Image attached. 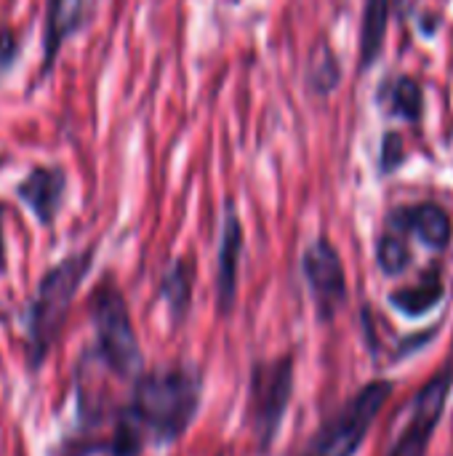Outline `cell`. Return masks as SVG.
I'll list each match as a JSON object with an SVG mask.
<instances>
[{"instance_id":"15","label":"cell","mask_w":453,"mask_h":456,"mask_svg":"<svg viewBox=\"0 0 453 456\" xmlns=\"http://www.w3.org/2000/svg\"><path fill=\"white\" fill-rule=\"evenodd\" d=\"M443 294H446L443 275H441L438 267H433V270L422 273L414 283H409L403 289H395L390 294V305L398 313L409 315V318H422V315H427L430 310H435L441 305Z\"/></svg>"},{"instance_id":"12","label":"cell","mask_w":453,"mask_h":456,"mask_svg":"<svg viewBox=\"0 0 453 456\" xmlns=\"http://www.w3.org/2000/svg\"><path fill=\"white\" fill-rule=\"evenodd\" d=\"M376 104L395 120L419 123L425 115V88L411 75H390L379 83Z\"/></svg>"},{"instance_id":"19","label":"cell","mask_w":453,"mask_h":456,"mask_svg":"<svg viewBox=\"0 0 453 456\" xmlns=\"http://www.w3.org/2000/svg\"><path fill=\"white\" fill-rule=\"evenodd\" d=\"M403 163H406V144H403V136H400L398 131H387V134L382 136L379 171L387 176V174H395Z\"/></svg>"},{"instance_id":"6","label":"cell","mask_w":453,"mask_h":456,"mask_svg":"<svg viewBox=\"0 0 453 456\" xmlns=\"http://www.w3.org/2000/svg\"><path fill=\"white\" fill-rule=\"evenodd\" d=\"M453 390V361L443 363L430 382L422 385V390L414 395L409 406V419L403 430L398 433L395 444L384 456H427L430 444L435 438V430L443 419V411L449 406Z\"/></svg>"},{"instance_id":"7","label":"cell","mask_w":453,"mask_h":456,"mask_svg":"<svg viewBox=\"0 0 453 456\" xmlns=\"http://www.w3.org/2000/svg\"><path fill=\"white\" fill-rule=\"evenodd\" d=\"M302 275H304V283L310 289L318 321L320 323H334L336 315L344 310V305L350 299V289H347L344 262H342L336 246L326 235L315 238L304 248V254H302Z\"/></svg>"},{"instance_id":"13","label":"cell","mask_w":453,"mask_h":456,"mask_svg":"<svg viewBox=\"0 0 453 456\" xmlns=\"http://www.w3.org/2000/svg\"><path fill=\"white\" fill-rule=\"evenodd\" d=\"M395 0H366L358 35V69L368 72L384 53Z\"/></svg>"},{"instance_id":"9","label":"cell","mask_w":453,"mask_h":456,"mask_svg":"<svg viewBox=\"0 0 453 456\" xmlns=\"http://www.w3.org/2000/svg\"><path fill=\"white\" fill-rule=\"evenodd\" d=\"M69 174L59 163H35L16 184V200L32 214L40 227H51L59 219V211L67 200Z\"/></svg>"},{"instance_id":"4","label":"cell","mask_w":453,"mask_h":456,"mask_svg":"<svg viewBox=\"0 0 453 456\" xmlns=\"http://www.w3.org/2000/svg\"><path fill=\"white\" fill-rule=\"evenodd\" d=\"M392 393L395 385L390 379H374L363 385L307 438L296 456H355Z\"/></svg>"},{"instance_id":"1","label":"cell","mask_w":453,"mask_h":456,"mask_svg":"<svg viewBox=\"0 0 453 456\" xmlns=\"http://www.w3.org/2000/svg\"><path fill=\"white\" fill-rule=\"evenodd\" d=\"M203 401V377L184 363L142 371L131 382L125 409L136 417L147 438L158 446L176 444L195 422Z\"/></svg>"},{"instance_id":"18","label":"cell","mask_w":453,"mask_h":456,"mask_svg":"<svg viewBox=\"0 0 453 456\" xmlns=\"http://www.w3.org/2000/svg\"><path fill=\"white\" fill-rule=\"evenodd\" d=\"M339 80H342L339 61H336L331 45L323 40V43L315 48V53H312V59H310V64H307V83H310V88H312L318 96H328V94L339 86Z\"/></svg>"},{"instance_id":"16","label":"cell","mask_w":453,"mask_h":456,"mask_svg":"<svg viewBox=\"0 0 453 456\" xmlns=\"http://www.w3.org/2000/svg\"><path fill=\"white\" fill-rule=\"evenodd\" d=\"M147 441L150 438L136 422V417L125 406H120L117 414L112 417V433L104 444V452L109 456H142Z\"/></svg>"},{"instance_id":"11","label":"cell","mask_w":453,"mask_h":456,"mask_svg":"<svg viewBox=\"0 0 453 456\" xmlns=\"http://www.w3.org/2000/svg\"><path fill=\"white\" fill-rule=\"evenodd\" d=\"M85 11H88V0H45L43 35H40L43 59H40L37 83L53 72L64 43L80 32V27L85 24Z\"/></svg>"},{"instance_id":"10","label":"cell","mask_w":453,"mask_h":456,"mask_svg":"<svg viewBox=\"0 0 453 456\" xmlns=\"http://www.w3.org/2000/svg\"><path fill=\"white\" fill-rule=\"evenodd\" d=\"M384 227L406 238H417L433 251H446L453 238L451 214L435 200H419L409 206H395L384 216Z\"/></svg>"},{"instance_id":"21","label":"cell","mask_w":453,"mask_h":456,"mask_svg":"<svg viewBox=\"0 0 453 456\" xmlns=\"http://www.w3.org/2000/svg\"><path fill=\"white\" fill-rule=\"evenodd\" d=\"M5 216H8V203L0 198V273L8 267V248H5Z\"/></svg>"},{"instance_id":"17","label":"cell","mask_w":453,"mask_h":456,"mask_svg":"<svg viewBox=\"0 0 453 456\" xmlns=\"http://www.w3.org/2000/svg\"><path fill=\"white\" fill-rule=\"evenodd\" d=\"M409 265H411L409 238L384 227V232L376 240V267L387 278H400L409 270Z\"/></svg>"},{"instance_id":"2","label":"cell","mask_w":453,"mask_h":456,"mask_svg":"<svg viewBox=\"0 0 453 456\" xmlns=\"http://www.w3.org/2000/svg\"><path fill=\"white\" fill-rule=\"evenodd\" d=\"M93 256H96V246H88L83 251L59 259L40 275L24 310V355H27V369L32 374L40 371L53 345L59 342L72 302L93 267Z\"/></svg>"},{"instance_id":"20","label":"cell","mask_w":453,"mask_h":456,"mask_svg":"<svg viewBox=\"0 0 453 456\" xmlns=\"http://www.w3.org/2000/svg\"><path fill=\"white\" fill-rule=\"evenodd\" d=\"M21 59V37L13 27H0V83L13 72Z\"/></svg>"},{"instance_id":"5","label":"cell","mask_w":453,"mask_h":456,"mask_svg":"<svg viewBox=\"0 0 453 456\" xmlns=\"http://www.w3.org/2000/svg\"><path fill=\"white\" fill-rule=\"evenodd\" d=\"M294 398V355L256 361L248 379V428L259 452L275 444Z\"/></svg>"},{"instance_id":"8","label":"cell","mask_w":453,"mask_h":456,"mask_svg":"<svg viewBox=\"0 0 453 456\" xmlns=\"http://www.w3.org/2000/svg\"><path fill=\"white\" fill-rule=\"evenodd\" d=\"M246 248V230L235 203L224 206L219 224V246H216V275H214V299L222 318H230L238 305L240 291V265Z\"/></svg>"},{"instance_id":"14","label":"cell","mask_w":453,"mask_h":456,"mask_svg":"<svg viewBox=\"0 0 453 456\" xmlns=\"http://www.w3.org/2000/svg\"><path fill=\"white\" fill-rule=\"evenodd\" d=\"M192 291H195V265L187 256H179L160 278V289L158 297L163 299L171 323L179 326L184 323V318L190 315L192 307Z\"/></svg>"},{"instance_id":"3","label":"cell","mask_w":453,"mask_h":456,"mask_svg":"<svg viewBox=\"0 0 453 456\" xmlns=\"http://www.w3.org/2000/svg\"><path fill=\"white\" fill-rule=\"evenodd\" d=\"M88 313L93 326V347L85 350V355L109 374L133 382L144 371L142 345L133 331L128 302L109 275L93 289Z\"/></svg>"},{"instance_id":"22","label":"cell","mask_w":453,"mask_h":456,"mask_svg":"<svg viewBox=\"0 0 453 456\" xmlns=\"http://www.w3.org/2000/svg\"><path fill=\"white\" fill-rule=\"evenodd\" d=\"M451 72H453V51H451Z\"/></svg>"}]
</instances>
